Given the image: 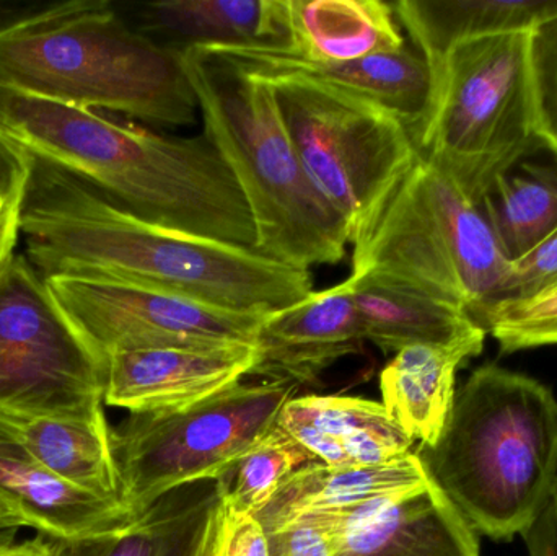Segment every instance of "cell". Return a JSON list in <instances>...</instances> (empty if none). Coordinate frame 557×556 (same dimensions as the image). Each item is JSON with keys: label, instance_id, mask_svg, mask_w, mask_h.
I'll return each instance as SVG.
<instances>
[{"label": "cell", "instance_id": "cell-33", "mask_svg": "<svg viewBox=\"0 0 557 556\" xmlns=\"http://www.w3.org/2000/svg\"><path fill=\"white\" fill-rule=\"evenodd\" d=\"M530 556H557V482L545 506L522 532Z\"/></svg>", "mask_w": 557, "mask_h": 556}, {"label": "cell", "instance_id": "cell-21", "mask_svg": "<svg viewBox=\"0 0 557 556\" xmlns=\"http://www.w3.org/2000/svg\"><path fill=\"white\" fill-rule=\"evenodd\" d=\"M0 424L59 479L101 498L121 502L113 428L104 411L91 418H55L0 408Z\"/></svg>", "mask_w": 557, "mask_h": 556}, {"label": "cell", "instance_id": "cell-5", "mask_svg": "<svg viewBox=\"0 0 557 556\" xmlns=\"http://www.w3.org/2000/svg\"><path fill=\"white\" fill-rule=\"evenodd\" d=\"M352 273L414 287L476 319L510 270L476 202L418 152L350 235Z\"/></svg>", "mask_w": 557, "mask_h": 556}, {"label": "cell", "instance_id": "cell-35", "mask_svg": "<svg viewBox=\"0 0 557 556\" xmlns=\"http://www.w3.org/2000/svg\"><path fill=\"white\" fill-rule=\"evenodd\" d=\"M199 521H201L199 512L189 511L183 515L170 538L169 547L163 556H191Z\"/></svg>", "mask_w": 557, "mask_h": 556}, {"label": "cell", "instance_id": "cell-12", "mask_svg": "<svg viewBox=\"0 0 557 556\" xmlns=\"http://www.w3.org/2000/svg\"><path fill=\"white\" fill-rule=\"evenodd\" d=\"M257 345L152 348L107 359L104 405L129 413L180 410L255 374Z\"/></svg>", "mask_w": 557, "mask_h": 556}, {"label": "cell", "instance_id": "cell-32", "mask_svg": "<svg viewBox=\"0 0 557 556\" xmlns=\"http://www.w3.org/2000/svg\"><path fill=\"white\" fill-rule=\"evenodd\" d=\"M33 157L0 131V208L22 202Z\"/></svg>", "mask_w": 557, "mask_h": 556}, {"label": "cell", "instance_id": "cell-30", "mask_svg": "<svg viewBox=\"0 0 557 556\" xmlns=\"http://www.w3.org/2000/svg\"><path fill=\"white\" fill-rule=\"evenodd\" d=\"M557 286V231L527 257L510 264L509 274L490 306L522 302L552 293ZM486 307V309H487ZM484 309V310H486Z\"/></svg>", "mask_w": 557, "mask_h": 556}, {"label": "cell", "instance_id": "cell-38", "mask_svg": "<svg viewBox=\"0 0 557 556\" xmlns=\"http://www.w3.org/2000/svg\"><path fill=\"white\" fill-rule=\"evenodd\" d=\"M20 528H28V522L3 496H0V541L13 538Z\"/></svg>", "mask_w": 557, "mask_h": 556}, {"label": "cell", "instance_id": "cell-1", "mask_svg": "<svg viewBox=\"0 0 557 556\" xmlns=\"http://www.w3.org/2000/svg\"><path fill=\"white\" fill-rule=\"evenodd\" d=\"M20 235L45 280L101 277L250 313L274 312L313 293L310 271L153 224L38 157L20 202Z\"/></svg>", "mask_w": 557, "mask_h": 556}, {"label": "cell", "instance_id": "cell-13", "mask_svg": "<svg viewBox=\"0 0 557 556\" xmlns=\"http://www.w3.org/2000/svg\"><path fill=\"white\" fill-rule=\"evenodd\" d=\"M323 516L339 556H481L474 529L432 480L406 495Z\"/></svg>", "mask_w": 557, "mask_h": 556}, {"label": "cell", "instance_id": "cell-19", "mask_svg": "<svg viewBox=\"0 0 557 556\" xmlns=\"http://www.w3.org/2000/svg\"><path fill=\"white\" fill-rule=\"evenodd\" d=\"M285 51L308 61L346 62L405 48L392 2L281 0Z\"/></svg>", "mask_w": 557, "mask_h": 556}, {"label": "cell", "instance_id": "cell-39", "mask_svg": "<svg viewBox=\"0 0 557 556\" xmlns=\"http://www.w3.org/2000/svg\"><path fill=\"white\" fill-rule=\"evenodd\" d=\"M555 291H557V286H556V289H555Z\"/></svg>", "mask_w": 557, "mask_h": 556}, {"label": "cell", "instance_id": "cell-18", "mask_svg": "<svg viewBox=\"0 0 557 556\" xmlns=\"http://www.w3.org/2000/svg\"><path fill=\"white\" fill-rule=\"evenodd\" d=\"M432 482L418 453L367 467H327L311 462L292 473L273 502L257 515L271 532L310 515H334L369 503L395 498Z\"/></svg>", "mask_w": 557, "mask_h": 556}, {"label": "cell", "instance_id": "cell-7", "mask_svg": "<svg viewBox=\"0 0 557 556\" xmlns=\"http://www.w3.org/2000/svg\"><path fill=\"white\" fill-rule=\"evenodd\" d=\"M294 385L237 384L180 410L129 413L111 430L121 503L139 519L172 493L218 482L276 424Z\"/></svg>", "mask_w": 557, "mask_h": 556}, {"label": "cell", "instance_id": "cell-36", "mask_svg": "<svg viewBox=\"0 0 557 556\" xmlns=\"http://www.w3.org/2000/svg\"><path fill=\"white\" fill-rule=\"evenodd\" d=\"M49 3H32V5H12V3H0V35L15 29L16 26L36 18L39 13L48 9Z\"/></svg>", "mask_w": 557, "mask_h": 556}, {"label": "cell", "instance_id": "cell-2", "mask_svg": "<svg viewBox=\"0 0 557 556\" xmlns=\"http://www.w3.org/2000/svg\"><path fill=\"white\" fill-rule=\"evenodd\" d=\"M205 123L253 219L255 251L297 268L336 264L346 255L347 222L301 166L270 82L206 46L178 49Z\"/></svg>", "mask_w": 557, "mask_h": 556}, {"label": "cell", "instance_id": "cell-15", "mask_svg": "<svg viewBox=\"0 0 557 556\" xmlns=\"http://www.w3.org/2000/svg\"><path fill=\"white\" fill-rule=\"evenodd\" d=\"M276 424L327 467L380 466L414 444L380 401L344 395L288 398Z\"/></svg>", "mask_w": 557, "mask_h": 556}, {"label": "cell", "instance_id": "cell-31", "mask_svg": "<svg viewBox=\"0 0 557 556\" xmlns=\"http://www.w3.org/2000/svg\"><path fill=\"white\" fill-rule=\"evenodd\" d=\"M270 556H339L333 526L323 516H301L268 532Z\"/></svg>", "mask_w": 557, "mask_h": 556}, {"label": "cell", "instance_id": "cell-26", "mask_svg": "<svg viewBox=\"0 0 557 556\" xmlns=\"http://www.w3.org/2000/svg\"><path fill=\"white\" fill-rule=\"evenodd\" d=\"M163 498L121 531L94 538L48 539L52 556H163L188 499Z\"/></svg>", "mask_w": 557, "mask_h": 556}, {"label": "cell", "instance_id": "cell-11", "mask_svg": "<svg viewBox=\"0 0 557 556\" xmlns=\"http://www.w3.org/2000/svg\"><path fill=\"white\" fill-rule=\"evenodd\" d=\"M261 81H300L360 98L395 114L418 139L431 114L434 78L424 55L408 45L388 54L317 62L271 46H206Z\"/></svg>", "mask_w": 557, "mask_h": 556}, {"label": "cell", "instance_id": "cell-3", "mask_svg": "<svg viewBox=\"0 0 557 556\" xmlns=\"http://www.w3.org/2000/svg\"><path fill=\"white\" fill-rule=\"evenodd\" d=\"M0 85L162 126H191L199 110L178 49L140 33L108 0L49 3L0 35Z\"/></svg>", "mask_w": 557, "mask_h": 556}, {"label": "cell", "instance_id": "cell-6", "mask_svg": "<svg viewBox=\"0 0 557 556\" xmlns=\"http://www.w3.org/2000/svg\"><path fill=\"white\" fill-rule=\"evenodd\" d=\"M529 33L457 46L434 74V98L418 152L474 202L510 166L545 150L533 127Z\"/></svg>", "mask_w": 557, "mask_h": 556}, {"label": "cell", "instance_id": "cell-8", "mask_svg": "<svg viewBox=\"0 0 557 556\" xmlns=\"http://www.w3.org/2000/svg\"><path fill=\"white\" fill-rule=\"evenodd\" d=\"M270 84L308 178L352 235L414 162L411 131L360 98L308 82Z\"/></svg>", "mask_w": 557, "mask_h": 556}, {"label": "cell", "instance_id": "cell-29", "mask_svg": "<svg viewBox=\"0 0 557 556\" xmlns=\"http://www.w3.org/2000/svg\"><path fill=\"white\" fill-rule=\"evenodd\" d=\"M527 74L536 137L557 159V15L527 36Z\"/></svg>", "mask_w": 557, "mask_h": 556}, {"label": "cell", "instance_id": "cell-20", "mask_svg": "<svg viewBox=\"0 0 557 556\" xmlns=\"http://www.w3.org/2000/svg\"><path fill=\"white\" fill-rule=\"evenodd\" d=\"M399 25L431 65L432 78L457 46L491 36L530 33L557 15V0H398Z\"/></svg>", "mask_w": 557, "mask_h": 556}, {"label": "cell", "instance_id": "cell-4", "mask_svg": "<svg viewBox=\"0 0 557 556\" xmlns=\"http://www.w3.org/2000/svg\"><path fill=\"white\" fill-rule=\"evenodd\" d=\"M471 528L512 541L557 482V400L542 382L487 365L455 394L441 440L418 453Z\"/></svg>", "mask_w": 557, "mask_h": 556}, {"label": "cell", "instance_id": "cell-24", "mask_svg": "<svg viewBox=\"0 0 557 556\" xmlns=\"http://www.w3.org/2000/svg\"><path fill=\"white\" fill-rule=\"evenodd\" d=\"M533 157L500 173L476 201L510 263L557 231V159L540 162Z\"/></svg>", "mask_w": 557, "mask_h": 556}, {"label": "cell", "instance_id": "cell-34", "mask_svg": "<svg viewBox=\"0 0 557 556\" xmlns=\"http://www.w3.org/2000/svg\"><path fill=\"white\" fill-rule=\"evenodd\" d=\"M20 238V202L0 208V271L15 255Z\"/></svg>", "mask_w": 557, "mask_h": 556}, {"label": "cell", "instance_id": "cell-22", "mask_svg": "<svg viewBox=\"0 0 557 556\" xmlns=\"http://www.w3.org/2000/svg\"><path fill=\"white\" fill-rule=\"evenodd\" d=\"M136 26L173 49L189 46H271L285 48L281 0H156L137 10Z\"/></svg>", "mask_w": 557, "mask_h": 556}, {"label": "cell", "instance_id": "cell-23", "mask_svg": "<svg viewBox=\"0 0 557 556\" xmlns=\"http://www.w3.org/2000/svg\"><path fill=\"white\" fill-rule=\"evenodd\" d=\"M473 351L447 346H409L380 374L382 405L412 441L431 449L441 440L455 401L458 368Z\"/></svg>", "mask_w": 557, "mask_h": 556}, {"label": "cell", "instance_id": "cell-25", "mask_svg": "<svg viewBox=\"0 0 557 556\" xmlns=\"http://www.w3.org/2000/svg\"><path fill=\"white\" fill-rule=\"evenodd\" d=\"M311 462L317 459L274 424L215 485L235 509L257 516L273 502L277 490L292 473Z\"/></svg>", "mask_w": 557, "mask_h": 556}, {"label": "cell", "instance_id": "cell-37", "mask_svg": "<svg viewBox=\"0 0 557 556\" xmlns=\"http://www.w3.org/2000/svg\"><path fill=\"white\" fill-rule=\"evenodd\" d=\"M0 556H52L49 541L39 535L29 541L16 542L13 538L0 541Z\"/></svg>", "mask_w": 557, "mask_h": 556}, {"label": "cell", "instance_id": "cell-27", "mask_svg": "<svg viewBox=\"0 0 557 556\" xmlns=\"http://www.w3.org/2000/svg\"><path fill=\"white\" fill-rule=\"evenodd\" d=\"M474 323L493 335L504 353L557 345V291L487 307Z\"/></svg>", "mask_w": 557, "mask_h": 556}, {"label": "cell", "instance_id": "cell-9", "mask_svg": "<svg viewBox=\"0 0 557 556\" xmlns=\"http://www.w3.org/2000/svg\"><path fill=\"white\" fill-rule=\"evenodd\" d=\"M107 365L25 254L0 271V408L55 418L104 411Z\"/></svg>", "mask_w": 557, "mask_h": 556}, {"label": "cell", "instance_id": "cell-16", "mask_svg": "<svg viewBox=\"0 0 557 556\" xmlns=\"http://www.w3.org/2000/svg\"><path fill=\"white\" fill-rule=\"evenodd\" d=\"M0 496L46 539L72 541L121 531L137 519L120 499L59 479L0 424Z\"/></svg>", "mask_w": 557, "mask_h": 556}, {"label": "cell", "instance_id": "cell-14", "mask_svg": "<svg viewBox=\"0 0 557 556\" xmlns=\"http://www.w3.org/2000/svg\"><path fill=\"white\" fill-rule=\"evenodd\" d=\"M366 343L349 281L313 291L305 299L267 313L257 333L255 374L273 381L310 382Z\"/></svg>", "mask_w": 557, "mask_h": 556}, {"label": "cell", "instance_id": "cell-10", "mask_svg": "<svg viewBox=\"0 0 557 556\" xmlns=\"http://www.w3.org/2000/svg\"><path fill=\"white\" fill-rule=\"evenodd\" d=\"M45 281L62 312L104 365L111 355L137 349L257 345L258 329L267 316L101 277Z\"/></svg>", "mask_w": 557, "mask_h": 556}, {"label": "cell", "instance_id": "cell-28", "mask_svg": "<svg viewBox=\"0 0 557 556\" xmlns=\"http://www.w3.org/2000/svg\"><path fill=\"white\" fill-rule=\"evenodd\" d=\"M191 556H270V539L257 516L235 509L214 483Z\"/></svg>", "mask_w": 557, "mask_h": 556}, {"label": "cell", "instance_id": "cell-17", "mask_svg": "<svg viewBox=\"0 0 557 556\" xmlns=\"http://www.w3.org/2000/svg\"><path fill=\"white\" fill-rule=\"evenodd\" d=\"M347 281L366 342L382 351L429 345L483 353L486 332L463 310L382 274L350 271Z\"/></svg>", "mask_w": 557, "mask_h": 556}]
</instances>
